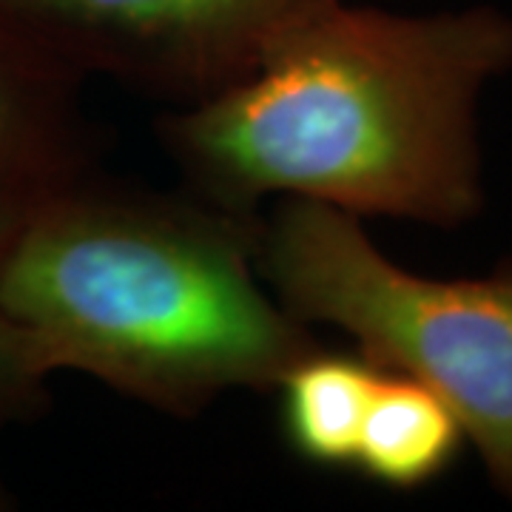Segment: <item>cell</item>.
<instances>
[{"instance_id":"1","label":"cell","mask_w":512,"mask_h":512,"mask_svg":"<svg viewBox=\"0 0 512 512\" xmlns=\"http://www.w3.org/2000/svg\"><path fill=\"white\" fill-rule=\"evenodd\" d=\"M512 69V18L490 6L393 15L333 0L254 72L165 114L183 188L239 217L296 197L353 217L458 228L484 205L476 106Z\"/></svg>"},{"instance_id":"2","label":"cell","mask_w":512,"mask_h":512,"mask_svg":"<svg viewBox=\"0 0 512 512\" xmlns=\"http://www.w3.org/2000/svg\"><path fill=\"white\" fill-rule=\"evenodd\" d=\"M259 217L92 165L0 245V313L43 373L77 370L160 413L276 390L319 348L256 271Z\"/></svg>"},{"instance_id":"3","label":"cell","mask_w":512,"mask_h":512,"mask_svg":"<svg viewBox=\"0 0 512 512\" xmlns=\"http://www.w3.org/2000/svg\"><path fill=\"white\" fill-rule=\"evenodd\" d=\"M256 271L299 322L348 333L356 353L450 404L512 504V259L476 279L404 271L359 217L285 197L259 217Z\"/></svg>"},{"instance_id":"4","label":"cell","mask_w":512,"mask_h":512,"mask_svg":"<svg viewBox=\"0 0 512 512\" xmlns=\"http://www.w3.org/2000/svg\"><path fill=\"white\" fill-rule=\"evenodd\" d=\"M333 0H0V18L83 80L188 106L259 66Z\"/></svg>"},{"instance_id":"5","label":"cell","mask_w":512,"mask_h":512,"mask_svg":"<svg viewBox=\"0 0 512 512\" xmlns=\"http://www.w3.org/2000/svg\"><path fill=\"white\" fill-rule=\"evenodd\" d=\"M83 77L0 18V245L94 165Z\"/></svg>"},{"instance_id":"6","label":"cell","mask_w":512,"mask_h":512,"mask_svg":"<svg viewBox=\"0 0 512 512\" xmlns=\"http://www.w3.org/2000/svg\"><path fill=\"white\" fill-rule=\"evenodd\" d=\"M450 404L410 376L379 370L356 441L353 470L387 490L413 493L441 478L464 447Z\"/></svg>"},{"instance_id":"7","label":"cell","mask_w":512,"mask_h":512,"mask_svg":"<svg viewBox=\"0 0 512 512\" xmlns=\"http://www.w3.org/2000/svg\"><path fill=\"white\" fill-rule=\"evenodd\" d=\"M379 379L359 353H333L322 345L299 359L276 384L282 439L296 458L322 470L353 467L356 441Z\"/></svg>"},{"instance_id":"8","label":"cell","mask_w":512,"mask_h":512,"mask_svg":"<svg viewBox=\"0 0 512 512\" xmlns=\"http://www.w3.org/2000/svg\"><path fill=\"white\" fill-rule=\"evenodd\" d=\"M46 382L49 373H43L26 339L0 313V424L40 413L49 402Z\"/></svg>"}]
</instances>
